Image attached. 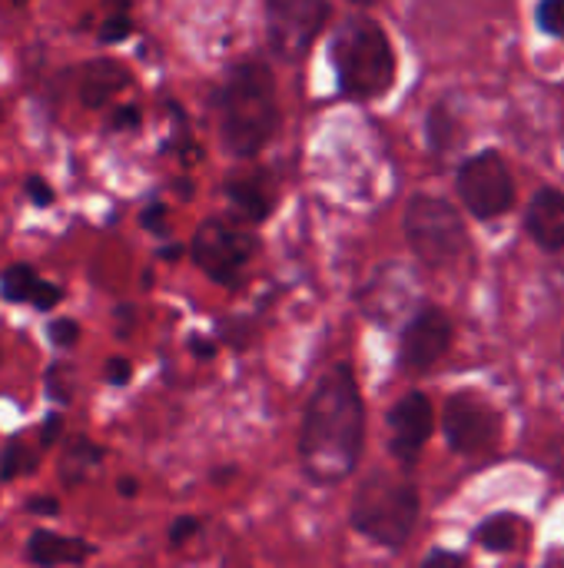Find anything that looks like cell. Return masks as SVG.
<instances>
[{
	"label": "cell",
	"mask_w": 564,
	"mask_h": 568,
	"mask_svg": "<svg viewBox=\"0 0 564 568\" xmlns=\"http://www.w3.org/2000/svg\"><path fill=\"white\" fill-rule=\"evenodd\" d=\"M366 436V409L356 373L339 363L312 389L299 429V466L316 486L352 476Z\"/></svg>",
	"instance_id": "6da1fadb"
},
{
	"label": "cell",
	"mask_w": 564,
	"mask_h": 568,
	"mask_svg": "<svg viewBox=\"0 0 564 568\" xmlns=\"http://www.w3.org/2000/svg\"><path fill=\"white\" fill-rule=\"evenodd\" d=\"M223 143L233 156H256L279 130V103L273 73L263 63H239L226 73L216 97Z\"/></svg>",
	"instance_id": "7a4b0ae2"
},
{
	"label": "cell",
	"mask_w": 564,
	"mask_h": 568,
	"mask_svg": "<svg viewBox=\"0 0 564 568\" xmlns=\"http://www.w3.org/2000/svg\"><path fill=\"white\" fill-rule=\"evenodd\" d=\"M332 67L339 90L352 100L382 97L396 80V50L386 27L366 13L346 17L332 37Z\"/></svg>",
	"instance_id": "3957f363"
},
{
	"label": "cell",
	"mask_w": 564,
	"mask_h": 568,
	"mask_svg": "<svg viewBox=\"0 0 564 568\" xmlns=\"http://www.w3.org/2000/svg\"><path fill=\"white\" fill-rule=\"evenodd\" d=\"M419 519V489L396 473H372L359 483L349 509V523L366 539L402 549Z\"/></svg>",
	"instance_id": "277c9868"
},
{
	"label": "cell",
	"mask_w": 564,
	"mask_h": 568,
	"mask_svg": "<svg viewBox=\"0 0 564 568\" xmlns=\"http://www.w3.org/2000/svg\"><path fill=\"white\" fill-rule=\"evenodd\" d=\"M406 240L429 270H452L469 243L465 223L442 196H412L406 206Z\"/></svg>",
	"instance_id": "5b68a950"
},
{
	"label": "cell",
	"mask_w": 564,
	"mask_h": 568,
	"mask_svg": "<svg viewBox=\"0 0 564 568\" xmlns=\"http://www.w3.org/2000/svg\"><path fill=\"white\" fill-rule=\"evenodd\" d=\"M455 186H459L465 210L475 220H495V216L509 213L515 203V183H512L509 163L499 150H482V153L469 156L459 166Z\"/></svg>",
	"instance_id": "8992f818"
},
{
	"label": "cell",
	"mask_w": 564,
	"mask_h": 568,
	"mask_svg": "<svg viewBox=\"0 0 564 568\" xmlns=\"http://www.w3.org/2000/svg\"><path fill=\"white\" fill-rule=\"evenodd\" d=\"M253 253L256 236L226 220H206L193 236V263L219 286H239Z\"/></svg>",
	"instance_id": "52a82bcc"
},
{
	"label": "cell",
	"mask_w": 564,
	"mask_h": 568,
	"mask_svg": "<svg viewBox=\"0 0 564 568\" xmlns=\"http://www.w3.org/2000/svg\"><path fill=\"white\" fill-rule=\"evenodd\" d=\"M332 7L322 0H269L266 3V40L273 53L286 63H296L309 53L322 33Z\"/></svg>",
	"instance_id": "ba28073f"
},
{
	"label": "cell",
	"mask_w": 564,
	"mask_h": 568,
	"mask_svg": "<svg viewBox=\"0 0 564 568\" xmlns=\"http://www.w3.org/2000/svg\"><path fill=\"white\" fill-rule=\"evenodd\" d=\"M442 429L449 446L459 456H485L502 439V419L499 413L475 393H459L445 403Z\"/></svg>",
	"instance_id": "9c48e42d"
},
{
	"label": "cell",
	"mask_w": 564,
	"mask_h": 568,
	"mask_svg": "<svg viewBox=\"0 0 564 568\" xmlns=\"http://www.w3.org/2000/svg\"><path fill=\"white\" fill-rule=\"evenodd\" d=\"M452 320L439 306H422L402 329V349L399 363L406 373H425L432 369L452 346Z\"/></svg>",
	"instance_id": "30bf717a"
},
{
	"label": "cell",
	"mask_w": 564,
	"mask_h": 568,
	"mask_svg": "<svg viewBox=\"0 0 564 568\" xmlns=\"http://www.w3.org/2000/svg\"><path fill=\"white\" fill-rule=\"evenodd\" d=\"M435 429V416H432V403L425 393H406L392 413H389V433H392V456L406 466H412L422 453V446L429 443Z\"/></svg>",
	"instance_id": "8fae6325"
},
{
	"label": "cell",
	"mask_w": 564,
	"mask_h": 568,
	"mask_svg": "<svg viewBox=\"0 0 564 568\" xmlns=\"http://www.w3.org/2000/svg\"><path fill=\"white\" fill-rule=\"evenodd\" d=\"M525 230L529 236L548 250V253H558L564 250V193L555 186H542L532 203H529V213H525Z\"/></svg>",
	"instance_id": "7c38bea8"
},
{
	"label": "cell",
	"mask_w": 564,
	"mask_h": 568,
	"mask_svg": "<svg viewBox=\"0 0 564 568\" xmlns=\"http://www.w3.org/2000/svg\"><path fill=\"white\" fill-rule=\"evenodd\" d=\"M93 556V546L83 539H66L47 529L30 532L27 539V559L37 568H60V566H83Z\"/></svg>",
	"instance_id": "4fadbf2b"
},
{
	"label": "cell",
	"mask_w": 564,
	"mask_h": 568,
	"mask_svg": "<svg viewBox=\"0 0 564 568\" xmlns=\"http://www.w3.org/2000/svg\"><path fill=\"white\" fill-rule=\"evenodd\" d=\"M130 83V70L110 57H100V60H90L83 67V77H80V103L86 110H100L106 106L123 87Z\"/></svg>",
	"instance_id": "5bb4252c"
},
{
	"label": "cell",
	"mask_w": 564,
	"mask_h": 568,
	"mask_svg": "<svg viewBox=\"0 0 564 568\" xmlns=\"http://www.w3.org/2000/svg\"><path fill=\"white\" fill-rule=\"evenodd\" d=\"M226 196H229L233 210L249 223H263L269 216V210H273V190H269V180L263 173L229 176L226 180Z\"/></svg>",
	"instance_id": "9a60e30c"
},
{
	"label": "cell",
	"mask_w": 564,
	"mask_h": 568,
	"mask_svg": "<svg viewBox=\"0 0 564 568\" xmlns=\"http://www.w3.org/2000/svg\"><path fill=\"white\" fill-rule=\"evenodd\" d=\"M522 529H525V523L519 516L499 513L475 529V542L485 546L489 552H512L522 539Z\"/></svg>",
	"instance_id": "2e32d148"
},
{
	"label": "cell",
	"mask_w": 564,
	"mask_h": 568,
	"mask_svg": "<svg viewBox=\"0 0 564 568\" xmlns=\"http://www.w3.org/2000/svg\"><path fill=\"white\" fill-rule=\"evenodd\" d=\"M100 459H103V449L80 436V439L70 443V449H66L63 459H60V479H63L66 486L83 483V476H86L93 466H100Z\"/></svg>",
	"instance_id": "e0dca14e"
},
{
	"label": "cell",
	"mask_w": 564,
	"mask_h": 568,
	"mask_svg": "<svg viewBox=\"0 0 564 568\" xmlns=\"http://www.w3.org/2000/svg\"><path fill=\"white\" fill-rule=\"evenodd\" d=\"M37 286H40V280H37V273L27 263H13L0 276V296L7 303H30Z\"/></svg>",
	"instance_id": "ac0fdd59"
},
{
	"label": "cell",
	"mask_w": 564,
	"mask_h": 568,
	"mask_svg": "<svg viewBox=\"0 0 564 568\" xmlns=\"http://www.w3.org/2000/svg\"><path fill=\"white\" fill-rule=\"evenodd\" d=\"M455 140H459V133H455V116L449 113V106L445 103L432 106V113H429V143H432V150L442 153Z\"/></svg>",
	"instance_id": "d6986e66"
},
{
	"label": "cell",
	"mask_w": 564,
	"mask_h": 568,
	"mask_svg": "<svg viewBox=\"0 0 564 568\" xmlns=\"http://www.w3.org/2000/svg\"><path fill=\"white\" fill-rule=\"evenodd\" d=\"M33 469H37V456H27L23 443H20V439H10V443L3 446V453H0V479L10 483V479H17L20 473H33Z\"/></svg>",
	"instance_id": "ffe728a7"
},
{
	"label": "cell",
	"mask_w": 564,
	"mask_h": 568,
	"mask_svg": "<svg viewBox=\"0 0 564 568\" xmlns=\"http://www.w3.org/2000/svg\"><path fill=\"white\" fill-rule=\"evenodd\" d=\"M535 17L548 37H564V0H545Z\"/></svg>",
	"instance_id": "44dd1931"
},
{
	"label": "cell",
	"mask_w": 564,
	"mask_h": 568,
	"mask_svg": "<svg viewBox=\"0 0 564 568\" xmlns=\"http://www.w3.org/2000/svg\"><path fill=\"white\" fill-rule=\"evenodd\" d=\"M47 336H50V343H53V346L70 349V346H76V339H80V323H76V320H70V316H63V320H50Z\"/></svg>",
	"instance_id": "7402d4cb"
},
{
	"label": "cell",
	"mask_w": 564,
	"mask_h": 568,
	"mask_svg": "<svg viewBox=\"0 0 564 568\" xmlns=\"http://www.w3.org/2000/svg\"><path fill=\"white\" fill-rule=\"evenodd\" d=\"M130 33H133V20L120 10V13H113V17L103 20V27H100V43H120V40H126Z\"/></svg>",
	"instance_id": "603a6c76"
},
{
	"label": "cell",
	"mask_w": 564,
	"mask_h": 568,
	"mask_svg": "<svg viewBox=\"0 0 564 568\" xmlns=\"http://www.w3.org/2000/svg\"><path fill=\"white\" fill-rule=\"evenodd\" d=\"M63 376H66V369L63 366H50L47 369V396L53 399V403H70V389L63 386Z\"/></svg>",
	"instance_id": "cb8c5ba5"
},
{
	"label": "cell",
	"mask_w": 564,
	"mask_h": 568,
	"mask_svg": "<svg viewBox=\"0 0 564 568\" xmlns=\"http://www.w3.org/2000/svg\"><path fill=\"white\" fill-rule=\"evenodd\" d=\"M130 376H133L130 359H123V356L106 359V373H103V379H106L110 386H126V383H130Z\"/></svg>",
	"instance_id": "d4e9b609"
},
{
	"label": "cell",
	"mask_w": 564,
	"mask_h": 568,
	"mask_svg": "<svg viewBox=\"0 0 564 568\" xmlns=\"http://www.w3.org/2000/svg\"><path fill=\"white\" fill-rule=\"evenodd\" d=\"M23 190H27L30 203H37V206H50L53 203V190H50V183L43 176H27Z\"/></svg>",
	"instance_id": "484cf974"
},
{
	"label": "cell",
	"mask_w": 564,
	"mask_h": 568,
	"mask_svg": "<svg viewBox=\"0 0 564 568\" xmlns=\"http://www.w3.org/2000/svg\"><path fill=\"white\" fill-rule=\"evenodd\" d=\"M140 220H143V226H146L150 233H156V236H166V233H170V223H166V206H160V203L146 206Z\"/></svg>",
	"instance_id": "4316f807"
},
{
	"label": "cell",
	"mask_w": 564,
	"mask_h": 568,
	"mask_svg": "<svg viewBox=\"0 0 564 568\" xmlns=\"http://www.w3.org/2000/svg\"><path fill=\"white\" fill-rule=\"evenodd\" d=\"M60 300H63V290H60V286H53V283H40V286L33 290V300H30V303H33L37 310H53Z\"/></svg>",
	"instance_id": "83f0119b"
},
{
	"label": "cell",
	"mask_w": 564,
	"mask_h": 568,
	"mask_svg": "<svg viewBox=\"0 0 564 568\" xmlns=\"http://www.w3.org/2000/svg\"><path fill=\"white\" fill-rule=\"evenodd\" d=\"M196 529H199V523H196L193 516H180V519L170 526V542H173V546H180V542L193 539V536H196Z\"/></svg>",
	"instance_id": "f1b7e54d"
},
{
	"label": "cell",
	"mask_w": 564,
	"mask_h": 568,
	"mask_svg": "<svg viewBox=\"0 0 564 568\" xmlns=\"http://www.w3.org/2000/svg\"><path fill=\"white\" fill-rule=\"evenodd\" d=\"M110 126L113 130H133V126H140V110L136 106H116Z\"/></svg>",
	"instance_id": "f546056e"
},
{
	"label": "cell",
	"mask_w": 564,
	"mask_h": 568,
	"mask_svg": "<svg viewBox=\"0 0 564 568\" xmlns=\"http://www.w3.org/2000/svg\"><path fill=\"white\" fill-rule=\"evenodd\" d=\"M60 429H63L60 416H57V413H50V416L43 419V426H40V449H50V446L57 443Z\"/></svg>",
	"instance_id": "4dcf8cb0"
},
{
	"label": "cell",
	"mask_w": 564,
	"mask_h": 568,
	"mask_svg": "<svg viewBox=\"0 0 564 568\" xmlns=\"http://www.w3.org/2000/svg\"><path fill=\"white\" fill-rule=\"evenodd\" d=\"M27 513L30 516H60V503L53 496H33L27 503Z\"/></svg>",
	"instance_id": "1f68e13d"
},
{
	"label": "cell",
	"mask_w": 564,
	"mask_h": 568,
	"mask_svg": "<svg viewBox=\"0 0 564 568\" xmlns=\"http://www.w3.org/2000/svg\"><path fill=\"white\" fill-rule=\"evenodd\" d=\"M422 568H465V562H462L455 552H449V549H435V552L422 562Z\"/></svg>",
	"instance_id": "d6a6232c"
},
{
	"label": "cell",
	"mask_w": 564,
	"mask_h": 568,
	"mask_svg": "<svg viewBox=\"0 0 564 568\" xmlns=\"http://www.w3.org/2000/svg\"><path fill=\"white\" fill-rule=\"evenodd\" d=\"M136 489H140V486H136V479H133V476H123V479L116 483V493H120V496H126V499H130V496H136Z\"/></svg>",
	"instance_id": "836d02e7"
},
{
	"label": "cell",
	"mask_w": 564,
	"mask_h": 568,
	"mask_svg": "<svg viewBox=\"0 0 564 568\" xmlns=\"http://www.w3.org/2000/svg\"><path fill=\"white\" fill-rule=\"evenodd\" d=\"M160 256H166V260H176V256H180V246H166Z\"/></svg>",
	"instance_id": "e575fe53"
},
{
	"label": "cell",
	"mask_w": 564,
	"mask_h": 568,
	"mask_svg": "<svg viewBox=\"0 0 564 568\" xmlns=\"http://www.w3.org/2000/svg\"><path fill=\"white\" fill-rule=\"evenodd\" d=\"M558 568H564V566H558Z\"/></svg>",
	"instance_id": "d590c367"
}]
</instances>
